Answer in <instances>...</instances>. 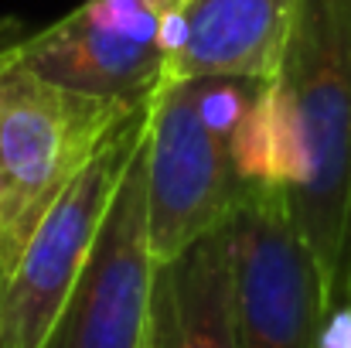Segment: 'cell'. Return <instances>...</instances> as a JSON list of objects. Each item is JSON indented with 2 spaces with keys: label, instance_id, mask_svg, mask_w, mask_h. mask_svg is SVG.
Instances as JSON below:
<instances>
[{
  "label": "cell",
  "instance_id": "obj_2",
  "mask_svg": "<svg viewBox=\"0 0 351 348\" xmlns=\"http://www.w3.org/2000/svg\"><path fill=\"white\" fill-rule=\"evenodd\" d=\"M147 106L55 86L0 51V280L65 185Z\"/></svg>",
  "mask_w": 351,
  "mask_h": 348
},
{
  "label": "cell",
  "instance_id": "obj_10",
  "mask_svg": "<svg viewBox=\"0 0 351 348\" xmlns=\"http://www.w3.org/2000/svg\"><path fill=\"white\" fill-rule=\"evenodd\" d=\"M181 82L188 86V96L202 123L222 140L232 137L235 126L242 123V116L249 113V106L266 86L263 79H245V76H202V79H181Z\"/></svg>",
  "mask_w": 351,
  "mask_h": 348
},
{
  "label": "cell",
  "instance_id": "obj_14",
  "mask_svg": "<svg viewBox=\"0 0 351 348\" xmlns=\"http://www.w3.org/2000/svg\"><path fill=\"white\" fill-rule=\"evenodd\" d=\"M345 301H351V273H348V294H345Z\"/></svg>",
  "mask_w": 351,
  "mask_h": 348
},
{
  "label": "cell",
  "instance_id": "obj_8",
  "mask_svg": "<svg viewBox=\"0 0 351 348\" xmlns=\"http://www.w3.org/2000/svg\"><path fill=\"white\" fill-rule=\"evenodd\" d=\"M300 0H184L181 45L167 82L202 76H245L269 82L280 69Z\"/></svg>",
  "mask_w": 351,
  "mask_h": 348
},
{
  "label": "cell",
  "instance_id": "obj_12",
  "mask_svg": "<svg viewBox=\"0 0 351 348\" xmlns=\"http://www.w3.org/2000/svg\"><path fill=\"white\" fill-rule=\"evenodd\" d=\"M21 38H24V27H21V21H14V17L0 21V51L14 48V45L21 41Z\"/></svg>",
  "mask_w": 351,
  "mask_h": 348
},
{
  "label": "cell",
  "instance_id": "obj_1",
  "mask_svg": "<svg viewBox=\"0 0 351 348\" xmlns=\"http://www.w3.org/2000/svg\"><path fill=\"white\" fill-rule=\"evenodd\" d=\"M269 89L297 154L287 202L331 311L345 304L351 273V0L297 3Z\"/></svg>",
  "mask_w": 351,
  "mask_h": 348
},
{
  "label": "cell",
  "instance_id": "obj_11",
  "mask_svg": "<svg viewBox=\"0 0 351 348\" xmlns=\"http://www.w3.org/2000/svg\"><path fill=\"white\" fill-rule=\"evenodd\" d=\"M317 348H351V301L324 314L317 332Z\"/></svg>",
  "mask_w": 351,
  "mask_h": 348
},
{
  "label": "cell",
  "instance_id": "obj_9",
  "mask_svg": "<svg viewBox=\"0 0 351 348\" xmlns=\"http://www.w3.org/2000/svg\"><path fill=\"white\" fill-rule=\"evenodd\" d=\"M147 348H239L222 229L157 263Z\"/></svg>",
  "mask_w": 351,
  "mask_h": 348
},
{
  "label": "cell",
  "instance_id": "obj_6",
  "mask_svg": "<svg viewBox=\"0 0 351 348\" xmlns=\"http://www.w3.org/2000/svg\"><path fill=\"white\" fill-rule=\"evenodd\" d=\"M164 14L150 0H86L62 21L14 45V58L41 79L147 106L167 86Z\"/></svg>",
  "mask_w": 351,
  "mask_h": 348
},
{
  "label": "cell",
  "instance_id": "obj_5",
  "mask_svg": "<svg viewBox=\"0 0 351 348\" xmlns=\"http://www.w3.org/2000/svg\"><path fill=\"white\" fill-rule=\"evenodd\" d=\"M245 181L229 140L212 133L184 82H167L147 116V229L157 263L226 226Z\"/></svg>",
  "mask_w": 351,
  "mask_h": 348
},
{
  "label": "cell",
  "instance_id": "obj_13",
  "mask_svg": "<svg viewBox=\"0 0 351 348\" xmlns=\"http://www.w3.org/2000/svg\"><path fill=\"white\" fill-rule=\"evenodd\" d=\"M150 3H154L160 14H167V10H181V7H184V0H150Z\"/></svg>",
  "mask_w": 351,
  "mask_h": 348
},
{
  "label": "cell",
  "instance_id": "obj_4",
  "mask_svg": "<svg viewBox=\"0 0 351 348\" xmlns=\"http://www.w3.org/2000/svg\"><path fill=\"white\" fill-rule=\"evenodd\" d=\"M222 235L232 270L239 348H317L328 297L287 192L245 185Z\"/></svg>",
  "mask_w": 351,
  "mask_h": 348
},
{
  "label": "cell",
  "instance_id": "obj_3",
  "mask_svg": "<svg viewBox=\"0 0 351 348\" xmlns=\"http://www.w3.org/2000/svg\"><path fill=\"white\" fill-rule=\"evenodd\" d=\"M147 116L150 106L119 126L34 226L14 270L0 280V348L45 345L147 137Z\"/></svg>",
  "mask_w": 351,
  "mask_h": 348
},
{
  "label": "cell",
  "instance_id": "obj_7",
  "mask_svg": "<svg viewBox=\"0 0 351 348\" xmlns=\"http://www.w3.org/2000/svg\"><path fill=\"white\" fill-rule=\"evenodd\" d=\"M154 270L143 137L119 181L99 239L41 348H147Z\"/></svg>",
  "mask_w": 351,
  "mask_h": 348
}]
</instances>
